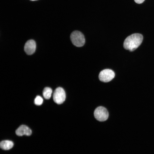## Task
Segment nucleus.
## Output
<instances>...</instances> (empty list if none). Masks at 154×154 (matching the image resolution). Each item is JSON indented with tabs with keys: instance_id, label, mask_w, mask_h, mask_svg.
Instances as JSON below:
<instances>
[{
	"instance_id": "9",
	"label": "nucleus",
	"mask_w": 154,
	"mask_h": 154,
	"mask_svg": "<svg viewBox=\"0 0 154 154\" xmlns=\"http://www.w3.org/2000/svg\"><path fill=\"white\" fill-rule=\"evenodd\" d=\"M52 90L51 88L48 87L45 88L42 92V94L44 97L46 99H49L51 96Z\"/></svg>"
},
{
	"instance_id": "3",
	"label": "nucleus",
	"mask_w": 154,
	"mask_h": 154,
	"mask_svg": "<svg viewBox=\"0 0 154 154\" xmlns=\"http://www.w3.org/2000/svg\"><path fill=\"white\" fill-rule=\"evenodd\" d=\"M94 116L97 120L100 121H103L108 119L109 114L105 108L102 106H99L95 110Z\"/></svg>"
},
{
	"instance_id": "12",
	"label": "nucleus",
	"mask_w": 154,
	"mask_h": 154,
	"mask_svg": "<svg viewBox=\"0 0 154 154\" xmlns=\"http://www.w3.org/2000/svg\"><path fill=\"white\" fill-rule=\"evenodd\" d=\"M32 0V1H34V0Z\"/></svg>"
},
{
	"instance_id": "2",
	"label": "nucleus",
	"mask_w": 154,
	"mask_h": 154,
	"mask_svg": "<svg viewBox=\"0 0 154 154\" xmlns=\"http://www.w3.org/2000/svg\"><path fill=\"white\" fill-rule=\"evenodd\" d=\"M70 38L73 44L76 46L80 47L85 43V39L83 34L80 32L75 31L71 34Z\"/></svg>"
},
{
	"instance_id": "8",
	"label": "nucleus",
	"mask_w": 154,
	"mask_h": 154,
	"mask_svg": "<svg viewBox=\"0 0 154 154\" xmlns=\"http://www.w3.org/2000/svg\"><path fill=\"white\" fill-rule=\"evenodd\" d=\"M13 142L9 140L2 141L0 143L1 148L5 150H8L11 149L13 147Z\"/></svg>"
},
{
	"instance_id": "5",
	"label": "nucleus",
	"mask_w": 154,
	"mask_h": 154,
	"mask_svg": "<svg viewBox=\"0 0 154 154\" xmlns=\"http://www.w3.org/2000/svg\"><path fill=\"white\" fill-rule=\"evenodd\" d=\"M114 72L110 69H105L101 71L99 75V78L102 82H107L111 81L114 77Z\"/></svg>"
},
{
	"instance_id": "11",
	"label": "nucleus",
	"mask_w": 154,
	"mask_h": 154,
	"mask_svg": "<svg viewBox=\"0 0 154 154\" xmlns=\"http://www.w3.org/2000/svg\"><path fill=\"white\" fill-rule=\"evenodd\" d=\"M134 1L138 4H141L143 3L145 0H134Z\"/></svg>"
},
{
	"instance_id": "7",
	"label": "nucleus",
	"mask_w": 154,
	"mask_h": 154,
	"mask_svg": "<svg viewBox=\"0 0 154 154\" xmlns=\"http://www.w3.org/2000/svg\"><path fill=\"white\" fill-rule=\"evenodd\" d=\"M15 133L16 135L19 136H22L24 135L30 136L32 133V131L26 125H22L16 129Z\"/></svg>"
},
{
	"instance_id": "10",
	"label": "nucleus",
	"mask_w": 154,
	"mask_h": 154,
	"mask_svg": "<svg viewBox=\"0 0 154 154\" xmlns=\"http://www.w3.org/2000/svg\"><path fill=\"white\" fill-rule=\"evenodd\" d=\"M43 102V99L42 97L39 96H37L34 100V103L37 105H41Z\"/></svg>"
},
{
	"instance_id": "1",
	"label": "nucleus",
	"mask_w": 154,
	"mask_h": 154,
	"mask_svg": "<svg viewBox=\"0 0 154 154\" xmlns=\"http://www.w3.org/2000/svg\"><path fill=\"white\" fill-rule=\"evenodd\" d=\"M143 40L142 35L139 33L132 34L127 37L123 42L124 48L130 51H133L141 44Z\"/></svg>"
},
{
	"instance_id": "4",
	"label": "nucleus",
	"mask_w": 154,
	"mask_h": 154,
	"mask_svg": "<svg viewBox=\"0 0 154 154\" xmlns=\"http://www.w3.org/2000/svg\"><path fill=\"white\" fill-rule=\"evenodd\" d=\"M66 94L64 89L59 87L55 90L53 95V100L54 102L57 104L62 103L66 99Z\"/></svg>"
},
{
	"instance_id": "6",
	"label": "nucleus",
	"mask_w": 154,
	"mask_h": 154,
	"mask_svg": "<svg viewBox=\"0 0 154 154\" xmlns=\"http://www.w3.org/2000/svg\"><path fill=\"white\" fill-rule=\"evenodd\" d=\"M36 45L35 42L33 40H28L25 43L24 50L26 54L31 55L34 53L36 49Z\"/></svg>"
}]
</instances>
